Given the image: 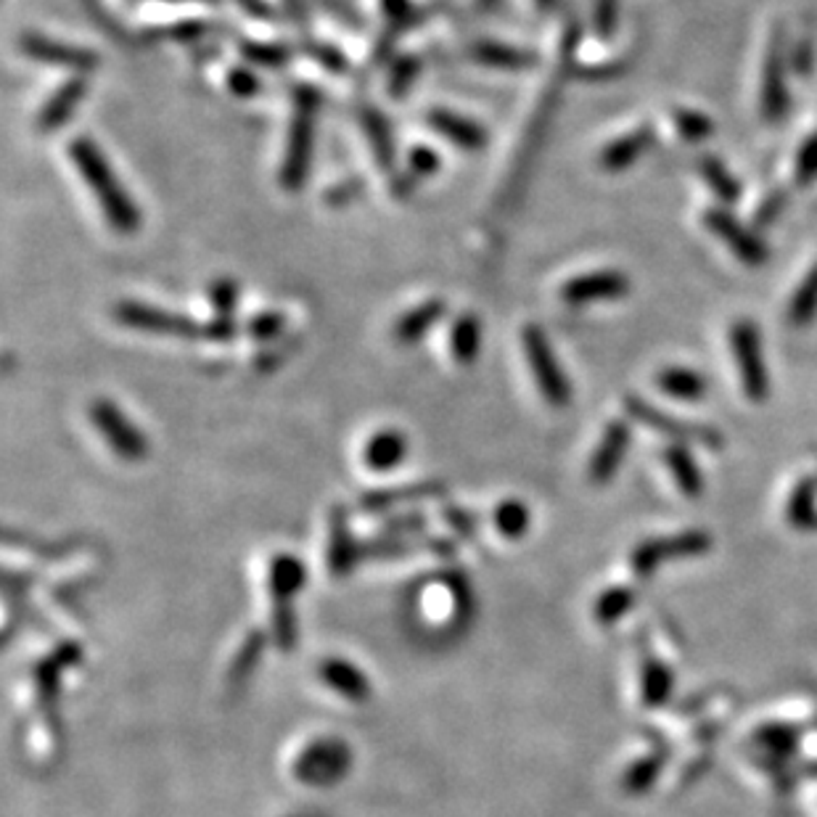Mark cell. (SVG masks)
<instances>
[{
	"instance_id": "d4e9b609",
	"label": "cell",
	"mask_w": 817,
	"mask_h": 817,
	"mask_svg": "<svg viewBox=\"0 0 817 817\" xmlns=\"http://www.w3.org/2000/svg\"><path fill=\"white\" fill-rule=\"evenodd\" d=\"M482 353V323L474 313H461L450 328V355L458 366H474Z\"/></svg>"
},
{
	"instance_id": "f907efd6",
	"label": "cell",
	"mask_w": 817,
	"mask_h": 817,
	"mask_svg": "<svg viewBox=\"0 0 817 817\" xmlns=\"http://www.w3.org/2000/svg\"><path fill=\"white\" fill-rule=\"evenodd\" d=\"M235 3H239L241 9H244L247 13H252L254 19H265V17H270V9H268L265 0H235Z\"/></svg>"
},
{
	"instance_id": "bcb514c9",
	"label": "cell",
	"mask_w": 817,
	"mask_h": 817,
	"mask_svg": "<svg viewBox=\"0 0 817 817\" xmlns=\"http://www.w3.org/2000/svg\"><path fill=\"white\" fill-rule=\"evenodd\" d=\"M657 760H646V762H638L630 773H627V788H632V792H640V788H646L648 783H651V775L657 773Z\"/></svg>"
},
{
	"instance_id": "7402d4cb",
	"label": "cell",
	"mask_w": 817,
	"mask_h": 817,
	"mask_svg": "<svg viewBox=\"0 0 817 817\" xmlns=\"http://www.w3.org/2000/svg\"><path fill=\"white\" fill-rule=\"evenodd\" d=\"M648 146H651V130L648 127H638V130L619 135L611 144H606L604 151L598 154V165L606 172H622L643 157Z\"/></svg>"
},
{
	"instance_id": "4316f807",
	"label": "cell",
	"mask_w": 817,
	"mask_h": 817,
	"mask_svg": "<svg viewBox=\"0 0 817 817\" xmlns=\"http://www.w3.org/2000/svg\"><path fill=\"white\" fill-rule=\"evenodd\" d=\"M363 130H366L370 148H374L378 170H384V172L395 170V140H391L387 117L374 109H366L363 112Z\"/></svg>"
},
{
	"instance_id": "e575fe53",
	"label": "cell",
	"mask_w": 817,
	"mask_h": 817,
	"mask_svg": "<svg viewBox=\"0 0 817 817\" xmlns=\"http://www.w3.org/2000/svg\"><path fill=\"white\" fill-rule=\"evenodd\" d=\"M283 328H286V317H283V313H279V310H265V313H256L254 317H249L244 334L254 342H273L279 339Z\"/></svg>"
},
{
	"instance_id": "4fadbf2b",
	"label": "cell",
	"mask_w": 817,
	"mask_h": 817,
	"mask_svg": "<svg viewBox=\"0 0 817 817\" xmlns=\"http://www.w3.org/2000/svg\"><path fill=\"white\" fill-rule=\"evenodd\" d=\"M85 96H87V77H70L66 83L59 85L49 96V101L40 106L35 119L38 130L40 133L62 130V127L72 119V114L77 112V106L83 104Z\"/></svg>"
},
{
	"instance_id": "d6a6232c",
	"label": "cell",
	"mask_w": 817,
	"mask_h": 817,
	"mask_svg": "<svg viewBox=\"0 0 817 817\" xmlns=\"http://www.w3.org/2000/svg\"><path fill=\"white\" fill-rule=\"evenodd\" d=\"M241 56L252 66H265V70H281L289 64L292 53L286 45L279 43H256V40H247L241 43Z\"/></svg>"
},
{
	"instance_id": "5b68a950",
	"label": "cell",
	"mask_w": 817,
	"mask_h": 817,
	"mask_svg": "<svg viewBox=\"0 0 817 817\" xmlns=\"http://www.w3.org/2000/svg\"><path fill=\"white\" fill-rule=\"evenodd\" d=\"M87 416H91L93 429L98 431L101 440L106 442V448L119 461L138 463L148 455V440L144 437V431L135 427L130 418L123 413V408L109 400V397H96L91 402V408H87Z\"/></svg>"
},
{
	"instance_id": "5bb4252c",
	"label": "cell",
	"mask_w": 817,
	"mask_h": 817,
	"mask_svg": "<svg viewBox=\"0 0 817 817\" xmlns=\"http://www.w3.org/2000/svg\"><path fill=\"white\" fill-rule=\"evenodd\" d=\"M444 313H448V302L440 300V296L418 302L416 307L405 310L397 317L395 326H391V339L400 344V347H416L418 342L427 339V334L442 321Z\"/></svg>"
},
{
	"instance_id": "816d5d0a",
	"label": "cell",
	"mask_w": 817,
	"mask_h": 817,
	"mask_svg": "<svg viewBox=\"0 0 817 817\" xmlns=\"http://www.w3.org/2000/svg\"><path fill=\"white\" fill-rule=\"evenodd\" d=\"M535 6L540 11H553L558 6V0H535Z\"/></svg>"
},
{
	"instance_id": "9a60e30c",
	"label": "cell",
	"mask_w": 817,
	"mask_h": 817,
	"mask_svg": "<svg viewBox=\"0 0 817 817\" xmlns=\"http://www.w3.org/2000/svg\"><path fill=\"white\" fill-rule=\"evenodd\" d=\"M357 562H363V543H355L347 511L336 505L328 519V569L334 577H347Z\"/></svg>"
},
{
	"instance_id": "30bf717a",
	"label": "cell",
	"mask_w": 817,
	"mask_h": 817,
	"mask_svg": "<svg viewBox=\"0 0 817 817\" xmlns=\"http://www.w3.org/2000/svg\"><path fill=\"white\" fill-rule=\"evenodd\" d=\"M706 228L718 235L720 241H725V247L739 256L746 265H762L767 260V249L756 239L754 233H748L739 220L733 218L725 209H709L706 212Z\"/></svg>"
},
{
	"instance_id": "1f68e13d",
	"label": "cell",
	"mask_w": 817,
	"mask_h": 817,
	"mask_svg": "<svg viewBox=\"0 0 817 817\" xmlns=\"http://www.w3.org/2000/svg\"><path fill=\"white\" fill-rule=\"evenodd\" d=\"M664 461H667V469L672 471V476L678 479L680 490H683L685 495H699L701 474H699V469H695V463L691 461V455H688L680 444H672V448L664 452Z\"/></svg>"
},
{
	"instance_id": "44dd1931",
	"label": "cell",
	"mask_w": 817,
	"mask_h": 817,
	"mask_svg": "<svg viewBox=\"0 0 817 817\" xmlns=\"http://www.w3.org/2000/svg\"><path fill=\"white\" fill-rule=\"evenodd\" d=\"M706 535L701 532H685L680 537H670V540H653V543H646L643 548L632 556V564L638 574H648L657 566L664 556H683V553H699L706 548Z\"/></svg>"
},
{
	"instance_id": "ab89813d",
	"label": "cell",
	"mask_w": 817,
	"mask_h": 817,
	"mask_svg": "<svg viewBox=\"0 0 817 817\" xmlns=\"http://www.w3.org/2000/svg\"><path fill=\"white\" fill-rule=\"evenodd\" d=\"M226 85L235 98H252L262 91V80L256 77L249 66H233V70L226 74Z\"/></svg>"
},
{
	"instance_id": "f6af8a7d",
	"label": "cell",
	"mask_w": 817,
	"mask_h": 817,
	"mask_svg": "<svg viewBox=\"0 0 817 817\" xmlns=\"http://www.w3.org/2000/svg\"><path fill=\"white\" fill-rule=\"evenodd\" d=\"M442 516L448 519V524H450L452 530H455V532H461V535H465V537H474V532H476V519L471 516L469 511L455 509V505H448V509L442 511Z\"/></svg>"
},
{
	"instance_id": "c3c4849f",
	"label": "cell",
	"mask_w": 817,
	"mask_h": 817,
	"mask_svg": "<svg viewBox=\"0 0 817 817\" xmlns=\"http://www.w3.org/2000/svg\"><path fill=\"white\" fill-rule=\"evenodd\" d=\"M315 59L323 66H328L331 72L347 70V59H344V53L336 51V49H328V45H321V49H315Z\"/></svg>"
},
{
	"instance_id": "836d02e7",
	"label": "cell",
	"mask_w": 817,
	"mask_h": 817,
	"mask_svg": "<svg viewBox=\"0 0 817 817\" xmlns=\"http://www.w3.org/2000/svg\"><path fill=\"white\" fill-rule=\"evenodd\" d=\"M699 170L701 175H704L709 188H712V191L718 193L725 205H731V201L739 199V184H735L733 175L727 172L718 159H701Z\"/></svg>"
},
{
	"instance_id": "7bdbcfd3",
	"label": "cell",
	"mask_w": 817,
	"mask_h": 817,
	"mask_svg": "<svg viewBox=\"0 0 817 817\" xmlns=\"http://www.w3.org/2000/svg\"><path fill=\"white\" fill-rule=\"evenodd\" d=\"M239 331H244V328L235 323V317L214 315L212 321L205 323V342H233Z\"/></svg>"
},
{
	"instance_id": "60d3db41",
	"label": "cell",
	"mask_w": 817,
	"mask_h": 817,
	"mask_svg": "<svg viewBox=\"0 0 817 817\" xmlns=\"http://www.w3.org/2000/svg\"><path fill=\"white\" fill-rule=\"evenodd\" d=\"M619 19V0H596L593 6V30L600 40L611 38L617 30Z\"/></svg>"
},
{
	"instance_id": "f1b7e54d",
	"label": "cell",
	"mask_w": 817,
	"mask_h": 817,
	"mask_svg": "<svg viewBox=\"0 0 817 817\" xmlns=\"http://www.w3.org/2000/svg\"><path fill=\"white\" fill-rule=\"evenodd\" d=\"M492 522H495V530L501 532L503 537L519 540V537L526 535V530H530L532 513L522 501H516V497H509V501L497 503L495 513H492Z\"/></svg>"
},
{
	"instance_id": "8992f818",
	"label": "cell",
	"mask_w": 817,
	"mask_h": 817,
	"mask_svg": "<svg viewBox=\"0 0 817 817\" xmlns=\"http://www.w3.org/2000/svg\"><path fill=\"white\" fill-rule=\"evenodd\" d=\"M353 767V752L342 739H315L296 754L294 775L305 786L326 788L339 783Z\"/></svg>"
},
{
	"instance_id": "cb8c5ba5",
	"label": "cell",
	"mask_w": 817,
	"mask_h": 817,
	"mask_svg": "<svg viewBox=\"0 0 817 817\" xmlns=\"http://www.w3.org/2000/svg\"><path fill=\"white\" fill-rule=\"evenodd\" d=\"M444 492L448 490H444V484L440 482H418L405 490L368 492V495H363L360 503H363V511L378 513V511L397 509V505H402V503H421V501H429V497H442Z\"/></svg>"
},
{
	"instance_id": "3957f363",
	"label": "cell",
	"mask_w": 817,
	"mask_h": 817,
	"mask_svg": "<svg viewBox=\"0 0 817 817\" xmlns=\"http://www.w3.org/2000/svg\"><path fill=\"white\" fill-rule=\"evenodd\" d=\"M522 353L526 366L532 370V378H535V387L543 400L551 405V408H566L572 402V387H569V378H566L562 363L556 360V353H553L548 336L545 331L535 326V323H526L522 328Z\"/></svg>"
},
{
	"instance_id": "ba28073f",
	"label": "cell",
	"mask_w": 817,
	"mask_h": 817,
	"mask_svg": "<svg viewBox=\"0 0 817 817\" xmlns=\"http://www.w3.org/2000/svg\"><path fill=\"white\" fill-rule=\"evenodd\" d=\"M731 349L735 357V366L741 374V387H744L746 397L754 402H762L767 397V366L762 357V342L760 331L754 323L739 321L731 328Z\"/></svg>"
},
{
	"instance_id": "d590c367",
	"label": "cell",
	"mask_w": 817,
	"mask_h": 817,
	"mask_svg": "<svg viewBox=\"0 0 817 817\" xmlns=\"http://www.w3.org/2000/svg\"><path fill=\"white\" fill-rule=\"evenodd\" d=\"M674 130L683 135L685 140H706L714 133L712 119L706 114L693 112V109H674L672 112Z\"/></svg>"
},
{
	"instance_id": "f546056e",
	"label": "cell",
	"mask_w": 817,
	"mask_h": 817,
	"mask_svg": "<svg viewBox=\"0 0 817 817\" xmlns=\"http://www.w3.org/2000/svg\"><path fill=\"white\" fill-rule=\"evenodd\" d=\"M300 625H296V611L292 604H270V632H273V643L281 651H292L300 640Z\"/></svg>"
},
{
	"instance_id": "e0dca14e",
	"label": "cell",
	"mask_w": 817,
	"mask_h": 817,
	"mask_svg": "<svg viewBox=\"0 0 817 817\" xmlns=\"http://www.w3.org/2000/svg\"><path fill=\"white\" fill-rule=\"evenodd\" d=\"M317 678L326 683L331 691L339 693L342 699L353 701V704H363V701L370 699V680L366 678V672L357 670L353 661L347 659H323L321 667H317Z\"/></svg>"
},
{
	"instance_id": "52a82bcc",
	"label": "cell",
	"mask_w": 817,
	"mask_h": 817,
	"mask_svg": "<svg viewBox=\"0 0 817 817\" xmlns=\"http://www.w3.org/2000/svg\"><path fill=\"white\" fill-rule=\"evenodd\" d=\"M19 49L35 64L64 70L72 77H87V74L96 72L101 66V56L96 51L83 49V45L62 43V40H53L49 35H38V32H27V35L19 38Z\"/></svg>"
},
{
	"instance_id": "83f0119b",
	"label": "cell",
	"mask_w": 817,
	"mask_h": 817,
	"mask_svg": "<svg viewBox=\"0 0 817 817\" xmlns=\"http://www.w3.org/2000/svg\"><path fill=\"white\" fill-rule=\"evenodd\" d=\"M657 384L664 395L674 397V400H699V397H704V391H706L704 376L695 374V370L691 368H678V366L661 370V374L657 376Z\"/></svg>"
},
{
	"instance_id": "f5cc1de1",
	"label": "cell",
	"mask_w": 817,
	"mask_h": 817,
	"mask_svg": "<svg viewBox=\"0 0 817 817\" xmlns=\"http://www.w3.org/2000/svg\"><path fill=\"white\" fill-rule=\"evenodd\" d=\"M161 3H205V6H214L220 0H161Z\"/></svg>"
},
{
	"instance_id": "d6986e66",
	"label": "cell",
	"mask_w": 817,
	"mask_h": 817,
	"mask_svg": "<svg viewBox=\"0 0 817 817\" xmlns=\"http://www.w3.org/2000/svg\"><path fill=\"white\" fill-rule=\"evenodd\" d=\"M305 583L307 569L300 558L289 556V553H279V556L270 558L268 566L270 604H292L294 596H300Z\"/></svg>"
},
{
	"instance_id": "681fc988",
	"label": "cell",
	"mask_w": 817,
	"mask_h": 817,
	"mask_svg": "<svg viewBox=\"0 0 817 817\" xmlns=\"http://www.w3.org/2000/svg\"><path fill=\"white\" fill-rule=\"evenodd\" d=\"M794 70H796V74H807L809 70H813V49H809V43L796 45Z\"/></svg>"
},
{
	"instance_id": "4dcf8cb0",
	"label": "cell",
	"mask_w": 817,
	"mask_h": 817,
	"mask_svg": "<svg viewBox=\"0 0 817 817\" xmlns=\"http://www.w3.org/2000/svg\"><path fill=\"white\" fill-rule=\"evenodd\" d=\"M817 315V265L809 270L807 279L796 289L792 305H788V321L792 326H807Z\"/></svg>"
},
{
	"instance_id": "7dc6e473",
	"label": "cell",
	"mask_w": 817,
	"mask_h": 817,
	"mask_svg": "<svg viewBox=\"0 0 817 817\" xmlns=\"http://www.w3.org/2000/svg\"><path fill=\"white\" fill-rule=\"evenodd\" d=\"M416 72H418V62H416V59H405L400 70L391 74V93H395V96H400V93L408 91L410 83H413Z\"/></svg>"
},
{
	"instance_id": "484cf974",
	"label": "cell",
	"mask_w": 817,
	"mask_h": 817,
	"mask_svg": "<svg viewBox=\"0 0 817 817\" xmlns=\"http://www.w3.org/2000/svg\"><path fill=\"white\" fill-rule=\"evenodd\" d=\"M262 651H265V632L262 630H249L247 638L241 640L239 651L233 653V661L231 667H228V685L231 688H241L249 683V678H252L256 664H260L262 659Z\"/></svg>"
},
{
	"instance_id": "74e56055",
	"label": "cell",
	"mask_w": 817,
	"mask_h": 817,
	"mask_svg": "<svg viewBox=\"0 0 817 817\" xmlns=\"http://www.w3.org/2000/svg\"><path fill=\"white\" fill-rule=\"evenodd\" d=\"M440 154L429 146H413L408 154V172L418 180H429L440 172Z\"/></svg>"
},
{
	"instance_id": "8fae6325",
	"label": "cell",
	"mask_w": 817,
	"mask_h": 817,
	"mask_svg": "<svg viewBox=\"0 0 817 817\" xmlns=\"http://www.w3.org/2000/svg\"><path fill=\"white\" fill-rule=\"evenodd\" d=\"M427 123L440 138L448 140L461 151H482L488 144V130L476 123V119L465 117L461 112L452 109H431L427 114Z\"/></svg>"
},
{
	"instance_id": "9c48e42d",
	"label": "cell",
	"mask_w": 817,
	"mask_h": 817,
	"mask_svg": "<svg viewBox=\"0 0 817 817\" xmlns=\"http://www.w3.org/2000/svg\"><path fill=\"white\" fill-rule=\"evenodd\" d=\"M627 292H630V279L625 273H619V270H596V273L569 279L558 294H562L566 305L583 307L596 305V302L622 300Z\"/></svg>"
},
{
	"instance_id": "2e32d148",
	"label": "cell",
	"mask_w": 817,
	"mask_h": 817,
	"mask_svg": "<svg viewBox=\"0 0 817 817\" xmlns=\"http://www.w3.org/2000/svg\"><path fill=\"white\" fill-rule=\"evenodd\" d=\"M408 450L410 442L405 431L391 427L378 429L368 437L366 448H363V463L374 474H387V471H395L408 458Z\"/></svg>"
},
{
	"instance_id": "ee69618b",
	"label": "cell",
	"mask_w": 817,
	"mask_h": 817,
	"mask_svg": "<svg viewBox=\"0 0 817 817\" xmlns=\"http://www.w3.org/2000/svg\"><path fill=\"white\" fill-rule=\"evenodd\" d=\"M815 178H817V133L807 140L799 154V161H796V180H799V184H809V180Z\"/></svg>"
},
{
	"instance_id": "f35d334b",
	"label": "cell",
	"mask_w": 817,
	"mask_h": 817,
	"mask_svg": "<svg viewBox=\"0 0 817 817\" xmlns=\"http://www.w3.org/2000/svg\"><path fill=\"white\" fill-rule=\"evenodd\" d=\"M630 600L632 596L625 590V587H614V590L604 593V596L598 598L596 617L600 619V622H614V619H619L627 611Z\"/></svg>"
},
{
	"instance_id": "603a6c76",
	"label": "cell",
	"mask_w": 817,
	"mask_h": 817,
	"mask_svg": "<svg viewBox=\"0 0 817 817\" xmlns=\"http://www.w3.org/2000/svg\"><path fill=\"white\" fill-rule=\"evenodd\" d=\"M469 56L479 66H490V70L501 72H522L535 64V56L530 51L509 43H497V40H479V43L471 45Z\"/></svg>"
},
{
	"instance_id": "ac0fdd59",
	"label": "cell",
	"mask_w": 817,
	"mask_h": 817,
	"mask_svg": "<svg viewBox=\"0 0 817 817\" xmlns=\"http://www.w3.org/2000/svg\"><path fill=\"white\" fill-rule=\"evenodd\" d=\"M627 442H630V429H627L625 421H611L606 427L604 437H600L596 452L590 458V469H587V476L590 482L604 484L617 474L619 463H622Z\"/></svg>"
},
{
	"instance_id": "7c38bea8",
	"label": "cell",
	"mask_w": 817,
	"mask_h": 817,
	"mask_svg": "<svg viewBox=\"0 0 817 817\" xmlns=\"http://www.w3.org/2000/svg\"><path fill=\"white\" fill-rule=\"evenodd\" d=\"M625 408H627V413L635 418V421L646 423V427H651V429L664 431V434H670V437H678L680 442H699V444H709V448H718V444H720L718 434H714L712 429L691 427V423L674 421V418L664 416L661 410H653L651 405H646L643 400H640V397H627Z\"/></svg>"
},
{
	"instance_id": "277c9868",
	"label": "cell",
	"mask_w": 817,
	"mask_h": 817,
	"mask_svg": "<svg viewBox=\"0 0 817 817\" xmlns=\"http://www.w3.org/2000/svg\"><path fill=\"white\" fill-rule=\"evenodd\" d=\"M112 317L123 328L140 331V334L167 336V339H201L205 342V323H196L188 315L175 313V310L148 305L138 300H123L112 310Z\"/></svg>"
},
{
	"instance_id": "ffe728a7",
	"label": "cell",
	"mask_w": 817,
	"mask_h": 817,
	"mask_svg": "<svg viewBox=\"0 0 817 817\" xmlns=\"http://www.w3.org/2000/svg\"><path fill=\"white\" fill-rule=\"evenodd\" d=\"M788 109L786 87V62H783L781 43H775L767 53L765 72H762V112L767 119H778Z\"/></svg>"
},
{
	"instance_id": "7a4b0ae2",
	"label": "cell",
	"mask_w": 817,
	"mask_h": 817,
	"mask_svg": "<svg viewBox=\"0 0 817 817\" xmlns=\"http://www.w3.org/2000/svg\"><path fill=\"white\" fill-rule=\"evenodd\" d=\"M292 123L286 133V151L281 161V186L289 193H300L307 184L313 165L315 123L321 112V93L313 85H300L292 96Z\"/></svg>"
},
{
	"instance_id": "b9f144b4",
	"label": "cell",
	"mask_w": 817,
	"mask_h": 817,
	"mask_svg": "<svg viewBox=\"0 0 817 817\" xmlns=\"http://www.w3.org/2000/svg\"><path fill=\"white\" fill-rule=\"evenodd\" d=\"M813 482H802L799 490L794 492L792 497V511H788V516H792L794 524H809L813 522Z\"/></svg>"
},
{
	"instance_id": "6da1fadb",
	"label": "cell",
	"mask_w": 817,
	"mask_h": 817,
	"mask_svg": "<svg viewBox=\"0 0 817 817\" xmlns=\"http://www.w3.org/2000/svg\"><path fill=\"white\" fill-rule=\"evenodd\" d=\"M70 159L72 167L77 170L80 180L87 186L93 199L104 214V220L109 222V228L117 235H135L140 231V209L135 205V199L127 191L119 175L114 172L112 161L106 159V154L101 151L98 144L85 135L70 140Z\"/></svg>"
},
{
	"instance_id": "8d00e7d4",
	"label": "cell",
	"mask_w": 817,
	"mask_h": 817,
	"mask_svg": "<svg viewBox=\"0 0 817 817\" xmlns=\"http://www.w3.org/2000/svg\"><path fill=\"white\" fill-rule=\"evenodd\" d=\"M209 307L220 317H235L239 310V283L231 279H218L209 286Z\"/></svg>"
}]
</instances>
